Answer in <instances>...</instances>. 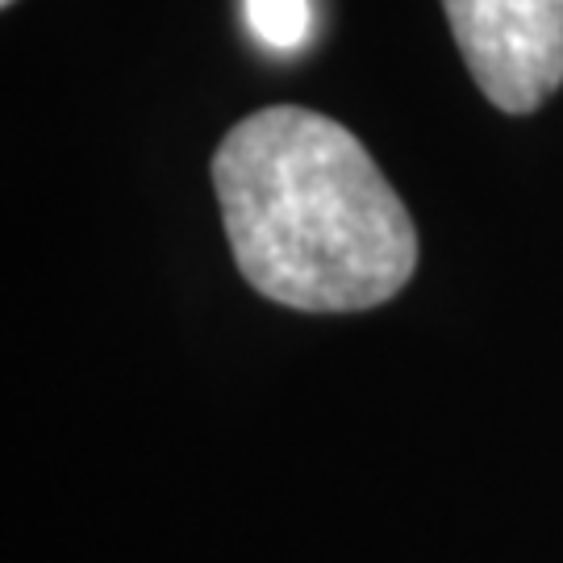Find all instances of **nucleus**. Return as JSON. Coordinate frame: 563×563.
Instances as JSON below:
<instances>
[{
	"mask_svg": "<svg viewBox=\"0 0 563 563\" xmlns=\"http://www.w3.org/2000/svg\"><path fill=\"white\" fill-rule=\"evenodd\" d=\"M213 192L242 280L301 313L393 301L418 267V230L346 125L301 104L242 118L213 155Z\"/></svg>",
	"mask_w": 563,
	"mask_h": 563,
	"instance_id": "1",
	"label": "nucleus"
},
{
	"mask_svg": "<svg viewBox=\"0 0 563 563\" xmlns=\"http://www.w3.org/2000/svg\"><path fill=\"white\" fill-rule=\"evenodd\" d=\"M472 80L501 113H534L563 84V0H443Z\"/></svg>",
	"mask_w": 563,
	"mask_h": 563,
	"instance_id": "2",
	"label": "nucleus"
},
{
	"mask_svg": "<svg viewBox=\"0 0 563 563\" xmlns=\"http://www.w3.org/2000/svg\"><path fill=\"white\" fill-rule=\"evenodd\" d=\"M246 25L267 51H297L313 30L309 0H246Z\"/></svg>",
	"mask_w": 563,
	"mask_h": 563,
	"instance_id": "3",
	"label": "nucleus"
},
{
	"mask_svg": "<svg viewBox=\"0 0 563 563\" xmlns=\"http://www.w3.org/2000/svg\"><path fill=\"white\" fill-rule=\"evenodd\" d=\"M4 4H13V0H4Z\"/></svg>",
	"mask_w": 563,
	"mask_h": 563,
	"instance_id": "4",
	"label": "nucleus"
}]
</instances>
